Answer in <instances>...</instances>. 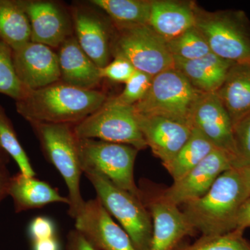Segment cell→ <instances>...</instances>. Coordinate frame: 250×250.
<instances>
[{"label": "cell", "mask_w": 250, "mask_h": 250, "mask_svg": "<svg viewBox=\"0 0 250 250\" xmlns=\"http://www.w3.org/2000/svg\"><path fill=\"white\" fill-rule=\"evenodd\" d=\"M70 10L75 37L81 47L100 68L106 66L112 57L113 23L89 1L74 4Z\"/></svg>", "instance_id": "cell-10"}, {"label": "cell", "mask_w": 250, "mask_h": 250, "mask_svg": "<svg viewBox=\"0 0 250 250\" xmlns=\"http://www.w3.org/2000/svg\"><path fill=\"white\" fill-rule=\"evenodd\" d=\"M18 80L28 90L44 88L61 80L58 55L43 44L28 42L13 50Z\"/></svg>", "instance_id": "cell-14"}, {"label": "cell", "mask_w": 250, "mask_h": 250, "mask_svg": "<svg viewBox=\"0 0 250 250\" xmlns=\"http://www.w3.org/2000/svg\"><path fill=\"white\" fill-rule=\"evenodd\" d=\"M74 131L80 139L128 145L138 150L147 147L133 106L111 103L108 100L98 111L74 125Z\"/></svg>", "instance_id": "cell-9"}, {"label": "cell", "mask_w": 250, "mask_h": 250, "mask_svg": "<svg viewBox=\"0 0 250 250\" xmlns=\"http://www.w3.org/2000/svg\"><path fill=\"white\" fill-rule=\"evenodd\" d=\"M40 143L47 161L62 176L68 189L69 215L76 218L83 209L85 201L81 195L80 179L83 173L74 125L29 123Z\"/></svg>", "instance_id": "cell-3"}, {"label": "cell", "mask_w": 250, "mask_h": 250, "mask_svg": "<svg viewBox=\"0 0 250 250\" xmlns=\"http://www.w3.org/2000/svg\"><path fill=\"white\" fill-rule=\"evenodd\" d=\"M233 159L228 153L215 148L204 160L182 179L173 182L161 198L177 206L203 196L220 174L233 168Z\"/></svg>", "instance_id": "cell-12"}, {"label": "cell", "mask_w": 250, "mask_h": 250, "mask_svg": "<svg viewBox=\"0 0 250 250\" xmlns=\"http://www.w3.org/2000/svg\"><path fill=\"white\" fill-rule=\"evenodd\" d=\"M30 41V24L19 0H0V42L14 50Z\"/></svg>", "instance_id": "cell-23"}, {"label": "cell", "mask_w": 250, "mask_h": 250, "mask_svg": "<svg viewBox=\"0 0 250 250\" xmlns=\"http://www.w3.org/2000/svg\"><path fill=\"white\" fill-rule=\"evenodd\" d=\"M108 100L96 90L59 82L37 90H26L16 101V111L28 122L75 125L100 109Z\"/></svg>", "instance_id": "cell-1"}, {"label": "cell", "mask_w": 250, "mask_h": 250, "mask_svg": "<svg viewBox=\"0 0 250 250\" xmlns=\"http://www.w3.org/2000/svg\"><path fill=\"white\" fill-rule=\"evenodd\" d=\"M192 127L200 131L215 148L228 153L234 164L236 152L232 122L216 93L200 95L192 113Z\"/></svg>", "instance_id": "cell-15"}, {"label": "cell", "mask_w": 250, "mask_h": 250, "mask_svg": "<svg viewBox=\"0 0 250 250\" xmlns=\"http://www.w3.org/2000/svg\"><path fill=\"white\" fill-rule=\"evenodd\" d=\"M166 45L173 59L184 61L202 58L211 52L205 38L195 27L167 41Z\"/></svg>", "instance_id": "cell-27"}, {"label": "cell", "mask_w": 250, "mask_h": 250, "mask_svg": "<svg viewBox=\"0 0 250 250\" xmlns=\"http://www.w3.org/2000/svg\"><path fill=\"white\" fill-rule=\"evenodd\" d=\"M66 248L67 250H96L76 229L72 230L67 235Z\"/></svg>", "instance_id": "cell-34"}, {"label": "cell", "mask_w": 250, "mask_h": 250, "mask_svg": "<svg viewBox=\"0 0 250 250\" xmlns=\"http://www.w3.org/2000/svg\"><path fill=\"white\" fill-rule=\"evenodd\" d=\"M234 63L236 62L220 58L212 52L195 60L174 59V68L202 93H215Z\"/></svg>", "instance_id": "cell-20"}, {"label": "cell", "mask_w": 250, "mask_h": 250, "mask_svg": "<svg viewBox=\"0 0 250 250\" xmlns=\"http://www.w3.org/2000/svg\"><path fill=\"white\" fill-rule=\"evenodd\" d=\"M61 82L86 90H96L103 77L100 68L85 53L72 35L59 47Z\"/></svg>", "instance_id": "cell-18"}, {"label": "cell", "mask_w": 250, "mask_h": 250, "mask_svg": "<svg viewBox=\"0 0 250 250\" xmlns=\"http://www.w3.org/2000/svg\"><path fill=\"white\" fill-rule=\"evenodd\" d=\"M195 11V27L212 53L236 63L250 62V24L244 12H208L196 5Z\"/></svg>", "instance_id": "cell-6"}, {"label": "cell", "mask_w": 250, "mask_h": 250, "mask_svg": "<svg viewBox=\"0 0 250 250\" xmlns=\"http://www.w3.org/2000/svg\"><path fill=\"white\" fill-rule=\"evenodd\" d=\"M29 19L31 41L59 48L73 35L70 8L51 0H19Z\"/></svg>", "instance_id": "cell-11"}, {"label": "cell", "mask_w": 250, "mask_h": 250, "mask_svg": "<svg viewBox=\"0 0 250 250\" xmlns=\"http://www.w3.org/2000/svg\"><path fill=\"white\" fill-rule=\"evenodd\" d=\"M77 149L82 171H98L112 183L142 200L135 183L134 164L139 150L128 145L77 137Z\"/></svg>", "instance_id": "cell-8"}, {"label": "cell", "mask_w": 250, "mask_h": 250, "mask_svg": "<svg viewBox=\"0 0 250 250\" xmlns=\"http://www.w3.org/2000/svg\"><path fill=\"white\" fill-rule=\"evenodd\" d=\"M9 195L12 197L16 213L40 208L53 203L70 204L56 188L35 177L21 172L10 179Z\"/></svg>", "instance_id": "cell-21"}, {"label": "cell", "mask_w": 250, "mask_h": 250, "mask_svg": "<svg viewBox=\"0 0 250 250\" xmlns=\"http://www.w3.org/2000/svg\"><path fill=\"white\" fill-rule=\"evenodd\" d=\"M55 223L47 216H37L31 220L28 226V234L31 241H41L56 236Z\"/></svg>", "instance_id": "cell-33"}, {"label": "cell", "mask_w": 250, "mask_h": 250, "mask_svg": "<svg viewBox=\"0 0 250 250\" xmlns=\"http://www.w3.org/2000/svg\"><path fill=\"white\" fill-rule=\"evenodd\" d=\"M136 70L128 61L115 57L106 66L100 68V75L103 79L116 83H126Z\"/></svg>", "instance_id": "cell-32"}, {"label": "cell", "mask_w": 250, "mask_h": 250, "mask_svg": "<svg viewBox=\"0 0 250 250\" xmlns=\"http://www.w3.org/2000/svg\"><path fill=\"white\" fill-rule=\"evenodd\" d=\"M195 3L151 0L148 26L166 42L195 27Z\"/></svg>", "instance_id": "cell-19"}, {"label": "cell", "mask_w": 250, "mask_h": 250, "mask_svg": "<svg viewBox=\"0 0 250 250\" xmlns=\"http://www.w3.org/2000/svg\"><path fill=\"white\" fill-rule=\"evenodd\" d=\"M238 170L241 171L243 178L250 188V165L242 167V168L238 169Z\"/></svg>", "instance_id": "cell-38"}, {"label": "cell", "mask_w": 250, "mask_h": 250, "mask_svg": "<svg viewBox=\"0 0 250 250\" xmlns=\"http://www.w3.org/2000/svg\"><path fill=\"white\" fill-rule=\"evenodd\" d=\"M33 250H60L57 237L32 242Z\"/></svg>", "instance_id": "cell-37"}, {"label": "cell", "mask_w": 250, "mask_h": 250, "mask_svg": "<svg viewBox=\"0 0 250 250\" xmlns=\"http://www.w3.org/2000/svg\"><path fill=\"white\" fill-rule=\"evenodd\" d=\"M250 190L241 171L230 169L219 176L203 196L184 205L183 212L202 236L230 232L236 229L238 213Z\"/></svg>", "instance_id": "cell-2"}, {"label": "cell", "mask_w": 250, "mask_h": 250, "mask_svg": "<svg viewBox=\"0 0 250 250\" xmlns=\"http://www.w3.org/2000/svg\"><path fill=\"white\" fill-rule=\"evenodd\" d=\"M83 173L93 186L97 198L129 235L136 250H149L152 217L142 200L117 187L98 171L84 169Z\"/></svg>", "instance_id": "cell-4"}, {"label": "cell", "mask_w": 250, "mask_h": 250, "mask_svg": "<svg viewBox=\"0 0 250 250\" xmlns=\"http://www.w3.org/2000/svg\"><path fill=\"white\" fill-rule=\"evenodd\" d=\"M152 76L139 70H136L131 78L125 83L124 89L119 95L108 98L110 103L134 106L144 98L152 85Z\"/></svg>", "instance_id": "cell-30"}, {"label": "cell", "mask_w": 250, "mask_h": 250, "mask_svg": "<svg viewBox=\"0 0 250 250\" xmlns=\"http://www.w3.org/2000/svg\"><path fill=\"white\" fill-rule=\"evenodd\" d=\"M75 229L96 250H136L131 238L98 198L85 202Z\"/></svg>", "instance_id": "cell-13"}, {"label": "cell", "mask_w": 250, "mask_h": 250, "mask_svg": "<svg viewBox=\"0 0 250 250\" xmlns=\"http://www.w3.org/2000/svg\"><path fill=\"white\" fill-rule=\"evenodd\" d=\"M26 90L15 72L13 49L0 42V93L16 101L24 95Z\"/></svg>", "instance_id": "cell-28"}, {"label": "cell", "mask_w": 250, "mask_h": 250, "mask_svg": "<svg viewBox=\"0 0 250 250\" xmlns=\"http://www.w3.org/2000/svg\"><path fill=\"white\" fill-rule=\"evenodd\" d=\"M148 207L152 220L149 250H177L186 236L196 231L178 206L160 197L149 202Z\"/></svg>", "instance_id": "cell-17"}, {"label": "cell", "mask_w": 250, "mask_h": 250, "mask_svg": "<svg viewBox=\"0 0 250 250\" xmlns=\"http://www.w3.org/2000/svg\"><path fill=\"white\" fill-rule=\"evenodd\" d=\"M9 161V156L4 152L0 146V166L7 165Z\"/></svg>", "instance_id": "cell-39"}, {"label": "cell", "mask_w": 250, "mask_h": 250, "mask_svg": "<svg viewBox=\"0 0 250 250\" xmlns=\"http://www.w3.org/2000/svg\"><path fill=\"white\" fill-rule=\"evenodd\" d=\"M233 126L250 113V62L234 63L216 92Z\"/></svg>", "instance_id": "cell-22"}, {"label": "cell", "mask_w": 250, "mask_h": 250, "mask_svg": "<svg viewBox=\"0 0 250 250\" xmlns=\"http://www.w3.org/2000/svg\"><path fill=\"white\" fill-rule=\"evenodd\" d=\"M236 159L233 168L250 165V113L233 126Z\"/></svg>", "instance_id": "cell-31"}, {"label": "cell", "mask_w": 250, "mask_h": 250, "mask_svg": "<svg viewBox=\"0 0 250 250\" xmlns=\"http://www.w3.org/2000/svg\"><path fill=\"white\" fill-rule=\"evenodd\" d=\"M214 146L198 130L192 128V134L182 149L168 162L163 164L174 182H177L198 165L210 152Z\"/></svg>", "instance_id": "cell-24"}, {"label": "cell", "mask_w": 250, "mask_h": 250, "mask_svg": "<svg viewBox=\"0 0 250 250\" xmlns=\"http://www.w3.org/2000/svg\"><path fill=\"white\" fill-rule=\"evenodd\" d=\"M0 146L11 156L19 167L21 173L29 177H35L27 153L18 139L14 125L6 115L4 108L0 104Z\"/></svg>", "instance_id": "cell-26"}, {"label": "cell", "mask_w": 250, "mask_h": 250, "mask_svg": "<svg viewBox=\"0 0 250 250\" xmlns=\"http://www.w3.org/2000/svg\"><path fill=\"white\" fill-rule=\"evenodd\" d=\"M250 228V190L249 195L243 202L239 210L237 220L236 229L244 231Z\"/></svg>", "instance_id": "cell-35"}, {"label": "cell", "mask_w": 250, "mask_h": 250, "mask_svg": "<svg viewBox=\"0 0 250 250\" xmlns=\"http://www.w3.org/2000/svg\"><path fill=\"white\" fill-rule=\"evenodd\" d=\"M244 231L233 230L214 236H202L190 246L179 250H250V243Z\"/></svg>", "instance_id": "cell-29"}, {"label": "cell", "mask_w": 250, "mask_h": 250, "mask_svg": "<svg viewBox=\"0 0 250 250\" xmlns=\"http://www.w3.org/2000/svg\"><path fill=\"white\" fill-rule=\"evenodd\" d=\"M136 115L147 147L162 164L173 159L192 134L191 126L183 123L164 117Z\"/></svg>", "instance_id": "cell-16"}, {"label": "cell", "mask_w": 250, "mask_h": 250, "mask_svg": "<svg viewBox=\"0 0 250 250\" xmlns=\"http://www.w3.org/2000/svg\"><path fill=\"white\" fill-rule=\"evenodd\" d=\"M11 177L6 166H0V202L2 201L7 195H9V187Z\"/></svg>", "instance_id": "cell-36"}, {"label": "cell", "mask_w": 250, "mask_h": 250, "mask_svg": "<svg viewBox=\"0 0 250 250\" xmlns=\"http://www.w3.org/2000/svg\"><path fill=\"white\" fill-rule=\"evenodd\" d=\"M202 94L174 67L153 77L149 91L133 108L138 114L164 117L192 127V113Z\"/></svg>", "instance_id": "cell-5"}, {"label": "cell", "mask_w": 250, "mask_h": 250, "mask_svg": "<svg viewBox=\"0 0 250 250\" xmlns=\"http://www.w3.org/2000/svg\"><path fill=\"white\" fill-rule=\"evenodd\" d=\"M89 2L106 14L113 25H148L151 0H91Z\"/></svg>", "instance_id": "cell-25"}, {"label": "cell", "mask_w": 250, "mask_h": 250, "mask_svg": "<svg viewBox=\"0 0 250 250\" xmlns=\"http://www.w3.org/2000/svg\"><path fill=\"white\" fill-rule=\"evenodd\" d=\"M110 49L113 58L125 59L136 70L152 77L174 68L166 41L148 25H113Z\"/></svg>", "instance_id": "cell-7"}]
</instances>
